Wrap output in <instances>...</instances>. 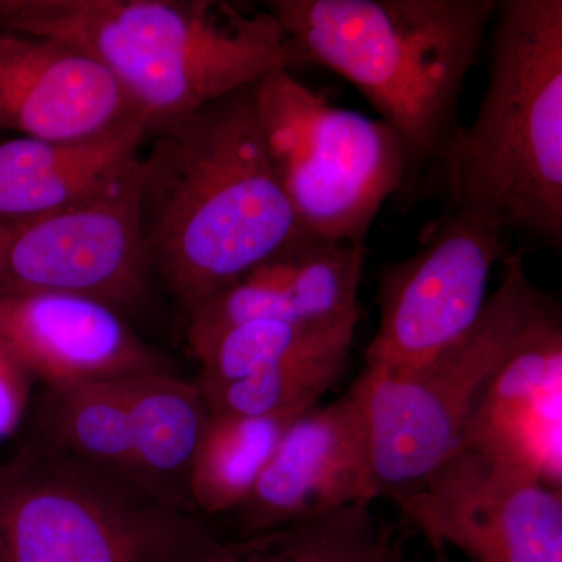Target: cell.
<instances>
[{
	"mask_svg": "<svg viewBox=\"0 0 562 562\" xmlns=\"http://www.w3.org/2000/svg\"><path fill=\"white\" fill-rule=\"evenodd\" d=\"M255 85L151 128L139 155L151 272L184 313L303 236L269 158Z\"/></svg>",
	"mask_w": 562,
	"mask_h": 562,
	"instance_id": "obj_1",
	"label": "cell"
},
{
	"mask_svg": "<svg viewBox=\"0 0 562 562\" xmlns=\"http://www.w3.org/2000/svg\"><path fill=\"white\" fill-rule=\"evenodd\" d=\"M0 29L87 54L149 132L292 69L290 44L268 10L221 0H0Z\"/></svg>",
	"mask_w": 562,
	"mask_h": 562,
	"instance_id": "obj_2",
	"label": "cell"
},
{
	"mask_svg": "<svg viewBox=\"0 0 562 562\" xmlns=\"http://www.w3.org/2000/svg\"><path fill=\"white\" fill-rule=\"evenodd\" d=\"M497 0H269L292 68L324 66L353 85L397 132L409 181L461 127L462 85Z\"/></svg>",
	"mask_w": 562,
	"mask_h": 562,
	"instance_id": "obj_3",
	"label": "cell"
},
{
	"mask_svg": "<svg viewBox=\"0 0 562 562\" xmlns=\"http://www.w3.org/2000/svg\"><path fill=\"white\" fill-rule=\"evenodd\" d=\"M479 113L436 165L450 211L562 244V2L502 0Z\"/></svg>",
	"mask_w": 562,
	"mask_h": 562,
	"instance_id": "obj_4",
	"label": "cell"
},
{
	"mask_svg": "<svg viewBox=\"0 0 562 562\" xmlns=\"http://www.w3.org/2000/svg\"><path fill=\"white\" fill-rule=\"evenodd\" d=\"M220 539L195 513L31 439L0 464L5 562H201Z\"/></svg>",
	"mask_w": 562,
	"mask_h": 562,
	"instance_id": "obj_5",
	"label": "cell"
},
{
	"mask_svg": "<svg viewBox=\"0 0 562 562\" xmlns=\"http://www.w3.org/2000/svg\"><path fill=\"white\" fill-rule=\"evenodd\" d=\"M503 262L501 283L479 324L452 349L413 371H364L355 382L371 432L379 497L414 490L464 442L495 373L543 319L560 310L525 271L520 255Z\"/></svg>",
	"mask_w": 562,
	"mask_h": 562,
	"instance_id": "obj_6",
	"label": "cell"
},
{
	"mask_svg": "<svg viewBox=\"0 0 562 562\" xmlns=\"http://www.w3.org/2000/svg\"><path fill=\"white\" fill-rule=\"evenodd\" d=\"M255 94L273 171L303 235L366 246L384 202L409 181L401 136L328 102L288 68L262 77Z\"/></svg>",
	"mask_w": 562,
	"mask_h": 562,
	"instance_id": "obj_7",
	"label": "cell"
},
{
	"mask_svg": "<svg viewBox=\"0 0 562 562\" xmlns=\"http://www.w3.org/2000/svg\"><path fill=\"white\" fill-rule=\"evenodd\" d=\"M138 161L83 201L0 220V299L72 294L124 314L151 277L139 205Z\"/></svg>",
	"mask_w": 562,
	"mask_h": 562,
	"instance_id": "obj_8",
	"label": "cell"
},
{
	"mask_svg": "<svg viewBox=\"0 0 562 562\" xmlns=\"http://www.w3.org/2000/svg\"><path fill=\"white\" fill-rule=\"evenodd\" d=\"M502 235L449 211L416 254L387 266L379 281V330L366 350L364 371H413L465 338L486 308L495 262L509 255Z\"/></svg>",
	"mask_w": 562,
	"mask_h": 562,
	"instance_id": "obj_9",
	"label": "cell"
},
{
	"mask_svg": "<svg viewBox=\"0 0 562 562\" xmlns=\"http://www.w3.org/2000/svg\"><path fill=\"white\" fill-rule=\"evenodd\" d=\"M432 547L473 562H562V495L508 460L462 446L394 497Z\"/></svg>",
	"mask_w": 562,
	"mask_h": 562,
	"instance_id": "obj_10",
	"label": "cell"
},
{
	"mask_svg": "<svg viewBox=\"0 0 562 562\" xmlns=\"http://www.w3.org/2000/svg\"><path fill=\"white\" fill-rule=\"evenodd\" d=\"M371 432L357 384L330 405L301 414L238 508L239 538L347 506H371Z\"/></svg>",
	"mask_w": 562,
	"mask_h": 562,
	"instance_id": "obj_11",
	"label": "cell"
},
{
	"mask_svg": "<svg viewBox=\"0 0 562 562\" xmlns=\"http://www.w3.org/2000/svg\"><path fill=\"white\" fill-rule=\"evenodd\" d=\"M143 121L116 80L49 36L0 29V131L80 143Z\"/></svg>",
	"mask_w": 562,
	"mask_h": 562,
	"instance_id": "obj_12",
	"label": "cell"
},
{
	"mask_svg": "<svg viewBox=\"0 0 562 562\" xmlns=\"http://www.w3.org/2000/svg\"><path fill=\"white\" fill-rule=\"evenodd\" d=\"M0 341L44 386L173 372L124 314L83 295L0 299Z\"/></svg>",
	"mask_w": 562,
	"mask_h": 562,
	"instance_id": "obj_13",
	"label": "cell"
},
{
	"mask_svg": "<svg viewBox=\"0 0 562 562\" xmlns=\"http://www.w3.org/2000/svg\"><path fill=\"white\" fill-rule=\"evenodd\" d=\"M561 310L525 339L494 379L462 446L522 465L561 490Z\"/></svg>",
	"mask_w": 562,
	"mask_h": 562,
	"instance_id": "obj_14",
	"label": "cell"
},
{
	"mask_svg": "<svg viewBox=\"0 0 562 562\" xmlns=\"http://www.w3.org/2000/svg\"><path fill=\"white\" fill-rule=\"evenodd\" d=\"M136 482L162 501L195 513L192 465L210 420L201 387L173 372L124 380Z\"/></svg>",
	"mask_w": 562,
	"mask_h": 562,
	"instance_id": "obj_15",
	"label": "cell"
},
{
	"mask_svg": "<svg viewBox=\"0 0 562 562\" xmlns=\"http://www.w3.org/2000/svg\"><path fill=\"white\" fill-rule=\"evenodd\" d=\"M31 432L33 442L138 483L124 380L44 387Z\"/></svg>",
	"mask_w": 562,
	"mask_h": 562,
	"instance_id": "obj_16",
	"label": "cell"
},
{
	"mask_svg": "<svg viewBox=\"0 0 562 562\" xmlns=\"http://www.w3.org/2000/svg\"><path fill=\"white\" fill-rule=\"evenodd\" d=\"M305 412L308 409L261 417L211 414L192 465L190 495L194 509L205 514L238 509L249 498L292 422Z\"/></svg>",
	"mask_w": 562,
	"mask_h": 562,
	"instance_id": "obj_17",
	"label": "cell"
},
{
	"mask_svg": "<svg viewBox=\"0 0 562 562\" xmlns=\"http://www.w3.org/2000/svg\"><path fill=\"white\" fill-rule=\"evenodd\" d=\"M391 543L392 528L371 506H347L246 538L220 539L201 562H386Z\"/></svg>",
	"mask_w": 562,
	"mask_h": 562,
	"instance_id": "obj_18",
	"label": "cell"
},
{
	"mask_svg": "<svg viewBox=\"0 0 562 562\" xmlns=\"http://www.w3.org/2000/svg\"><path fill=\"white\" fill-rule=\"evenodd\" d=\"M147 136L146 122H132L94 157L68 166L27 165L0 150V220L47 213L90 198L131 171Z\"/></svg>",
	"mask_w": 562,
	"mask_h": 562,
	"instance_id": "obj_19",
	"label": "cell"
},
{
	"mask_svg": "<svg viewBox=\"0 0 562 562\" xmlns=\"http://www.w3.org/2000/svg\"><path fill=\"white\" fill-rule=\"evenodd\" d=\"M360 316L339 322H303L261 317L221 331L192 349L201 364L195 383L216 386L241 380L279 362L353 346Z\"/></svg>",
	"mask_w": 562,
	"mask_h": 562,
	"instance_id": "obj_20",
	"label": "cell"
},
{
	"mask_svg": "<svg viewBox=\"0 0 562 562\" xmlns=\"http://www.w3.org/2000/svg\"><path fill=\"white\" fill-rule=\"evenodd\" d=\"M351 347L302 355L235 382L201 387L213 416L261 417L310 409L341 380Z\"/></svg>",
	"mask_w": 562,
	"mask_h": 562,
	"instance_id": "obj_21",
	"label": "cell"
},
{
	"mask_svg": "<svg viewBox=\"0 0 562 562\" xmlns=\"http://www.w3.org/2000/svg\"><path fill=\"white\" fill-rule=\"evenodd\" d=\"M33 382L27 368L0 341V442L10 438L25 419Z\"/></svg>",
	"mask_w": 562,
	"mask_h": 562,
	"instance_id": "obj_22",
	"label": "cell"
},
{
	"mask_svg": "<svg viewBox=\"0 0 562 562\" xmlns=\"http://www.w3.org/2000/svg\"><path fill=\"white\" fill-rule=\"evenodd\" d=\"M432 549H435V558H432L431 562H453L447 557L443 547H432ZM386 562H403L401 550H398L397 543H394V541H392L390 552H387Z\"/></svg>",
	"mask_w": 562,
	"mask_h": 562,
	"instance_id": "obj_23",
	"label": "cell"
},
{
	"mask_svg": "<svg viewBox=\"0 0 562 562\" xmlns=\"http://www.w3.org/2000/svg\"><path fill=\"white\" fill-rule=\"evenodd\" d=\"M0 562H5V561H3L2 550H0Z\"/></svg>",
	"mask_w": 562,
	"mask_h": 562,
	"instance_id": "obj_24",
	"label": "cell"
}]
</instances>
